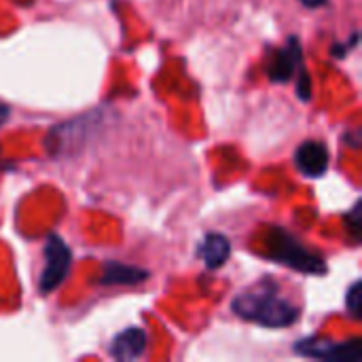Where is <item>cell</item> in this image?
Masks as SVG:
<instances>
[{
	"label": "cell",
	"mask_w": 362,
	"mask_h": 362,
	"mask_svg": "<svg viewBox=\"0 0 362 362\" xmlns=\"http://www.w3.org/2000/svg\"><path fill=\"white\" fill-rule=\"evenodd\" d=\"M356 42H358V34H352V38H350L348 45H341V47L335 45V47H333V55H335V57H344L352 47H356Z\"/></svg>",
	"instance_id": "4fadbf2b"
},
{
	"label": "cell",
	"mask_w": 362,
	"mask_h": 362,
	"mask_svg": "<svg viewBox=\"0 0 362 362\" xmlns=\"http://www.w3.org/2000/svg\"><path fill=\"white\" fill-rule=\"evenodd\" d=\"M329 148L320 140H305L295 151V165L303 176L320 178L329 170Z\"/></svg>",
	"instance_id": "8992f818"
},
{
	"label": "cell",
	"mask_w": 362,
	"mask_h": 362,
	"mask_svg": "<svg viewBox=\"0 0 362 362\" xmlns=\"http://www.w3.org/2000/svg\"><path fill=\"white\" fill-rule=\"evenodd\" d=\"M297 93L301 100H310L312 98V81H310V74L301 68L299 74H297Z\"/></svg>",
	"instance_id": "7c38bea8"
},
{
	"label": "cell",
	"mask_w": 362,
	"mask_h": 362,
	"mask_svg": "<svg viewBox=\"0 0 362 362\" xmlns=\"http://www.w3.org/2000/svg\"><path fill=\"white\" fill-rule=\"evenodd\" d=\"M6 117H8V106H4V104H0V125L6 121Z\"/></svg>",
	"instance_id": "9a60e30c"
},
{
	"label": "cell",
	"mask_w": 362,
	"mask_h": 362,
	"mask_svg": "<svg viewBox=\"0 0 362 362\" xmlns=\"http://www.w3.org/2000/svg\"><path fill=\"white\" fill-rule=\"evenodd\" d=\"M303 51L299 45L297 36H291L286 47L278 49V53L272 57L269 66H267V76L274 83H288L297 76V72L303 68Z\"/></svg>",
	"instance_id": "5b68a950"
},
{
	"label": "cell",
	"mask_w": 362,
	"mask_h": 362,
	"mask_svg": "<svg viewBox=\"0 0 362 362\" xmlns=\"http://www.w3.org/2000/svg\"><path fill=\"white\" fill-rule=\"evenodd\" d=\"M146 348H148L146 331L140 327H129L112 339V344L108 346V354L115 361L121 362L138 361L146 354Z\"/></svg>",
	"instance_id": "52a82bcc"
},
{
	"label": "cell",
	"mask_w": 362,
	"mask_h": 362,
	"mask_svg": "<svg viewBox=\"0 0 362 362\" xmlns=\"http://www.w3.org/2000/svg\"><path fill=\"white\" fill-rule=\"evenodd\" d=\"M346 227L352 235V242L358 244L361 242V227H362V208L361 202L354 204V208L346 214Z\"/></svg>",
	"instance_id": "8fae6325"
},
{
	"label": "cell",
	"mask_w": 362,
	"mask_h": 362,
	"mask_svg": "<svg viewBox=\"0 0 362 362\" xmlns=\"http://www.w3.org/2000/svg\"><path fill=\"white\" fill-rule=\"evenodd\" d=\"M346 305H348V312L354 320L361 318L362 310V282L356 280L350 288H348V295H346Z\"/></svg>",
	"instance_id": "30bf717a"
},
{
	"label": "cell",
	"mask_w": 362,
	"mask_h": 362,
	"mask_svg": "<svg viewBox=\"0 0 362 362\" xmlns=\"http://www.w3.org/2000/svg\"><path fill=\"white\" fill-rule=\"evenodd\" d=\"M267 255L276 263H280V265H284L288 269L301 272V274H312V276L327 274L325 259L318 252H314L308 246H303L293 233H288L282 227H274L269 231Z\"/></svg>",
	"instance_id": "7a4b0ae2"
},
{
	"label": "cell",
	"mask_w": 362,
	"mask_h": 362,
	"mask_svg": "<svg viewBox=\"0 0 362 362\" xmlns=\"http://www.w3.org/2000/svg\"><path fill=\"white\" fill-rule=\"evenodd\" d=\"M231 255V242L223 233H208L199 246V257L208 269H218L227 263Z\"/></svg>",
	"instance_id": "9c48e42d"
},
{
	"label": "cell",
	"mask_w": 362,
	"mask_h": 362,
	"mask_svg": "<svg viewBox=\"0 0 362 362\" xmlns=\"http://www.w3.org/2000/svg\"><path fill=\"white\" fill-rule=\"evenodd\" d=\"M146 278H148L146 269L125 265V263H119V261H108V263H104L100 284H104V286H123V284L132 286V284L144 282Z\"/></svg>",
	"instance_id": "ba28073f"
},
{
	"label": "cell",
	"mask_w": 362,
	"mask_h": 362,
	"mask_svg": "<svg viewBox=\"0 0 362 362\" xmlns=\"http://www.w3.org/2000/svg\"><path fill=\"white\" fill-rule=\"evenodd\" d=\"M305 6H310V8H316V6H320V4H325L327 0H301Z\"/></svg>",
	"instance_id": "5bb4252c"
},
{
	"label": "cell",
	"mask_w": 362,
	"mask_h": 362,
	"mask_svg": "<svg viewBox=\"0 0 362 362\" xmlns=\"http://www.w3.org/2000/svg\"><path fill=\"white\" fill-rule=\"evenodd\" d=\"M42 257H45V265L38 278V291L42 295H49L55 288H59L68 278L72 265V252L57 233H51L45 242Z\"/></svg>",
	"instance_id": "3957f363"
},
{
	"label": "cell",
	"mask_w": 362,
	"mask_h": 362,
	"mask_svg": "<svg viewBox=\"0 0 362 362\" xmlns=\"http://www.w3.org/2000/svg\"><path fill=\"white\" fill-rule=\"evenodd\" d=\"M293 350L305 358H318L327 362H361L362 346L358 339L352 341H331L325 337H308L293 346Z\"/></svg>",
	"instance_id": "277c9868"
},
{
	"label": "cell",
	"mask_w": 362,
	"mask_h": 362,
	"mask_svg": "<svg viewBox=\"0 0 362 362\" xmlns=\"http://www.w3.org/2000/svg\"><path fill=\"white\" fill-rule=\"evenodd\" d=\"M231 310L238 318L267 329H284L299 320V308L280 293L272 278L242 291L233 299Z\"/></svg>",
	"instance_id": "6da1fadb"
}]
</instances>
